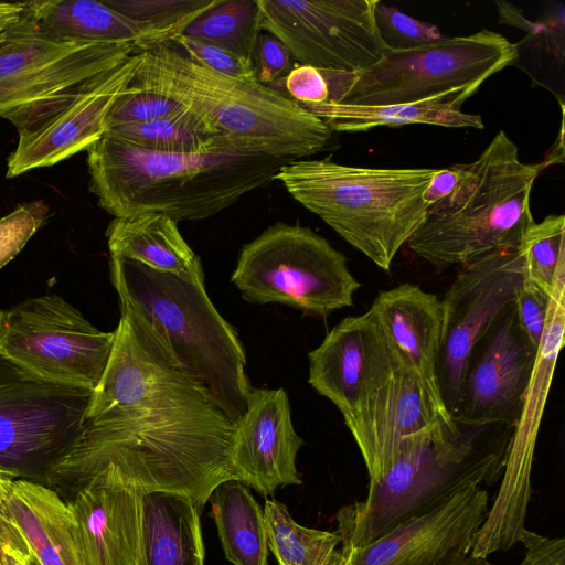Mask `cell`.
<instances>
[{
	"mask_svg": "<svg viewBox=\"0 0 565 565\" xmlns=\"http://www.w3.org/2000/svg\"><path fill=\"white\" fill-rule=\"evenodd\" d=\"M120 312L83 431L49 487L67 501L110 463L142 494H184L202 511L220 483L235 479L228 462L234 423L145 316L126 301Z\"/></svg>",
	"mask_w": 565,
	"mask_h": 565,
	"instance_id": "6da1fadb",
	"label": "cell"
},
{
	"mask_svg": "<svg viewBox=\"0 0 565 565\" xmlns=\"http://www.w3.org/2000/svg\"><path fill=\"white\" fill-rule=\"evenodd\" d=\"M0 552L18 563H24L34 555L19 526L9 514L2 512H0Z\"/></svg>",
	"mask_w": 565,
	"mask_h": 565,
	"instance_id": "ab89813d",
	"label": "cell"
},
{
	"mask_svg": "<svg viewBox=\"0 0 565 565\" xmlns=\"http://www.w3.org/2000/svg\"><path fill=\"white\" fill-rule=\"evenodd\" d=\"M138 49L125 43H66L44 38L28 9L0 42V117L46 100L108 68Z\"/></svg>",
	"mask_w": 565,
	"mask_h": 565,
	"instance_id": "5bb4252c",
	"label": "cell"
},
{
	"mask_svg": "<svg viewBox=\"0 0 565 565\" xmlns=\"http://www.w3.org/2000/svg\"><path fill=\"white\" fill-rule=\"evenodd\" d=\"M519 565H525V564H519Z\"/></svg>",
	"mask_w": 565,
	"mask_h": 565,
	"instance_id": "7dc6e473",
	"label": "cell"
},
{
	"mask_svg": "<svg viewBox=\"0 0 565 565\" xmlns=\"http://www.w3.org/2000/svg\"><path fill=\"white\" fill-rule=\"evenodd\" d=\"M1 564L2 565H41L40 562L38 561V558L33 555L31 556L26 562L24 563H18L15 562L14 559L10 558L9 556L7 555H3L2 554V557H1Z\"/></svg>",
	"mask_w": 565,
	"mask_h": 565,
	"instance_id": "f6af8a7d",
	"label": "cell"
},
{
	"mask_svg": "<svg viewBox=\"0 0 565 565\" xmlns=\"http://www.w3.org/2000/svg\"><path fill=\"white\" fill-rule=\"evenodd\" d=\"M26 9L35 30L56 42L125 43L142 51L173 40L171 33L126 17L105 1H28Z\"/></svg>",
	"mask_w": 565,
	"mask_h": 565,
	"instance_id": "603a6c76",
	"label": "cell"
},
{
	"mask_svg": "<svg viewBox=\"0 0 565 565\" xmlns=\"http://www.w3.org/2000/svg\"><path fill=\"white\" fill-rule=\"evenodd\" d=\"M370 310L401 363L422 382L433 401L446 408L437 383L444 332L441 300L417 285L380 291Z\"/></svg>",
	"mask_w": 565,
	"mask_h": 565,
	"instance_id": "7402d4cb",
	"label": "cell"
},
{
	"mask_svg": "<svg viewBox=\"0 0 565 565\" xmlns=\"http://www.w3.org/2000/svg\"><path fill=\"white\" fill-rule=\"evenodd\" d=\"M106 132L138 148L161 153H204L224 147L237 148L189 109L148 121L117 125Z\"/></svg>",
	"mask_w": 565,
	"mask_h": 565,
	"instance_id": "f546056e",
	"label": "cell"
},
{
	"mask_svg": "<svg viewBox=\"0 0 565 565\" xmlns=\"http://www.w3.org/2000/svg\"><path fill=\"white\" fill-rule=\"evenodd\" d=\"M515 429L507 424L472 425L449 417L407 438L388 471L369 482L366 497L339 510L337 532L343 554L370 545L465 489L497 482Z\"/></svg>",
	"mask_w": 565,
	"mask_h": 565,
	"instance_id": "3957f363",
	"label": "cell"
},
{
	"mask_svg": "<svg viewBox=\"0 0 565 565\" xmlns=\"http://www.w3.org/2000/svg\"><path fill=\"white\" fill-rule=\"evenodd\" d=\"M516 60V43L482 29L469 35H444L411 49L385 46L379 61L361 71L322 70L328 102L381 106L426 100L460 89L477 92Z\"/></svg>",
	"mask_w": 565,
	"mask_h": 565,
	"instance_id": "ba28073f",
	"label": "cell"
},
{
	"mask_svg": "<svg viewBox=\"0 0 565 565\" xmlns=\"http://www.w3.org/2000/svg\"><path fill=\"white\" fill-rule=\"evenodd\" d=\"M262 31L258 0H216L185 28L182 35L209 42L252 60Z\"/></svg>",
	"mask_w": 565,
	"mask_h": 565,
	"instance_id": "4dcf8cb0",
	"label": "cell"
},
{
	"mask_svg": "<svg viewBox=\"0 0 565 565\" xmlns=\"http://www.w3.org/2000/svg\"><path fill=\"white\" fill-rule=\"evenodd\" d=\"M550 302L551 296L524 278L514 300L515 312L524 333L539 349L543 342Z\"/></svg>",
	"mask_w": 565,
	"mask_h": 565,
	"instance_id": "f35d334b",
	"label": "cell"
},
{
	"mask_svg": "<svg viewBox=\"0 0 565 565\" xmlns=\"http://www.w3.org/2000/svg\"><path fill=\"white\" fill-rule=\"evenodd\" d=\"M169 96L239 149L292 161L322 151L332 130L281 93L221 74L172 41L139 51L129 84Z\"/></svg>",
	"mask_w": 565,
	"mask_h": 565,
	"instance_id": "277c9868",
	"label": "cell"
},
{
	"mask_svg": "<svg viewBox=\"0 0 565 565\" xmlns=\"http://www.w3.org/2000/svg\"><path fill=\"white\" fill-rule=\"evenodd\" d=\"M110 278L119 300L145 316L177 361L234 423L252 391L246 354L233 327L210 300L204 281L160 273L110 256Z\"/></svg>",
	"mask_w": 565,
	"mask_h": 565,
	"instance_id": "52a82bcc",
	"label": "cell"
},
{
	"mask_svg": "<svg viewBox=\"0 0 565 565\" xmlns=\"http://www.w3.org/2000/svg\"><path fill=\"white\" fill-rule=\"evenodd\" d=\"M445 565H498L495 563L490 562L484 557L473 556L471 553L457 557L456 559L445 564Z\"/></svg>",
	"mask_w": 565,
	"mask_h": 565,
	"instance_id": "ee69618b",
	"label": "cell"
},
{
	"mask_svg": "<svg viewBox=\"0 0 565 565\" xmlns=\"http://www.w3.org/2000/svg\"><path fill=\"white\" fill-rule=\"evenodd\" d=\"M92 392L42 381L0 359V471L47 487L83 431Z\"/></svg>",
	"mask_w": 565,
	"mask_h": 565,
	"instance_id": "30bf717a",
	"label": "cell"
},
{
	"mask_svg": "<svg viewBox=\"0 0 565 565\" xmlns=\"http://www.w3.org/2000/svg\"><path fill=\"white\" fill-rule=\"evenodd\" d=\"M539 353L511 303L472 348L452 417L465 424L518 428Z\"/></svg>",
	"mask_w": 565,
	"mask_h": 565,
	"instance_id": "9a60e30c",
	"label": "cell"
},
{
	"mask_svg": "<svg viewBox=\"0 0 565 565\" xmlns=\"http://www.w3.org/2000/svg\"><path fill=\"white\" fill-rule=\"evenodd\" d=\"M379 0H258L262 30L278 38L297 64L356 72L379 61L385 44Z\"/></svg>",
	"mask_w": 565,
	"mask_h": 565,
	"instance_id": "7c38bea8",
	"label": "cell"
},
{
	"mask_svg": "<svg viewBox=\"0 0 565 565\" xmlns=\"http://www.w3.org/2000/svg\"><path fill=\"white\" fill-rule=\"evenodd\" d=\"M186 109L169 96L128 85L110 108L106 126L109 129L117 125L148 121L177 115Z\"/></svg>",
	"mask_w": 565,
	"mask_h": 565,
	"instance_id": "836d02e7",
	"label": "cell"
},
{
	"mask_svg": "<svg viewBox=\"0 0 565 565\" xmlns=\"http://www.w3.org/2000/svg\"><path fill=\"white\" fill-rule=\"evenodd\" d=\"M43 201L20 204L0 218V269L13 259L47 217Z\"/></svg>",
	"mask_w": 565,
	"mask_h": 565,
	"instance_id": "d590c367",
	"label": "cell"
},
{
	"mask_svg": "<svg viewBox=\"0 0 565 565\" xmlns=\"http://www.w3.org/2000/svg\"><path fill=\"white\" fill-rule=\"evenodd\" d=\"M287 160L235 147L161 153L109 132L87 149L89 190L108 214H162L177 223L210 217L275 180Z\"/></svg>",
	"mask_w": 565,
	"mask_h": 565,
	"instance_id": "7a4b0ae2",
	"label": "cell"
},
{
	"mask_svg": "<svg viewBox=\"0 0 565 565\" xmlns=\"http://www.w3.org/2000/svg\"><path fill=\"white\" fill-rule=\"evenodd\" d=\"M109 7L173 35V39L216 0H107Z\"/></svg>",
	"mask_w": 565,
	"mask_h": 565,
	"instance_id": "d6a6232c",
	"label": "cell"
},
{
	"mask_svg": "<svg viewBox=\"0 0 565 565\" xmlns=\"http://www.w3.org/2000/svg\"><path fill=\"white\" fill-rule=\"evenodd\" d=\"M449 417L452 415L433 401L419 379L401 366L374 395L343 419L371 482L388 471L407 438Z\"/></svg>",
	"mask_w": 565,
	"mask_h": 565,
	"instance_id": "44dd1931",
	"label": "cell"
},
{
	"mask_svg": "<svg viewBox=\"0 0 565 565\" xmlns=\"http://www.w3.org/2000/svg\"><path fill=\"white\" fill-rule=\"evenodd\" d=\"M231 281L250 303L327 316L353 306L361 287L347 257L309 227L275 223L243 246Z\"/></svg>",
	"mask_w": 565,
	"mask_h": 565,
	"instance_id": "9c48e42d",
	"label": "cell"
},
{
	"mask_svg": "<svg viewBox=\"0 0 565 565\" xmlns=\"http://www.w3.org/2000/svg\"><path fill=\"white\" fill-rule=\"evenodd\" d=\"M268 548L278 565H348L337 531L302 526L287 507L275 499L265 501Z\"/></svg>",
	"mask_w": 565,
	"mask_h": 565,
	"instance_id": "f1b7e54d",
	"label": "cell"
},
{
	"mask_svg": "<svg viewBox=\"0 0 565 565\" xmlns=\"http://www.w3.org/2000/svg\"><path fill=\"white\" fill-rule=\"evenodd\" d=\"M209 500L225 557L234 565H267L265 514L248 487L227 480L213 490Z\"/></svg>",
	"mask_w": 565,
	"mask_h": 565,
	"instance_id": "83f0119b",
	"label": "cell"
},
{
	"mask_svg": "<svg viewBox=\"0 0 565 565\" xmlns=\"http://www.w3.org/2000/svg\"><path fill=\"white\" fill-rule=\"evenodd\" d=\"M184 53L221 74L241 79H254L252 60L194 38L178 35L172 40Z\"/></svg>",
	"mask_w": 565,
	"mask_h": 565,
	"instance_id": "8d00e7d4",
	"label": "cell"
},
{
	"mask_svg": "<svg viewBox=\"0 0 565 565\" xmlns=\"http://www.w3.org/2000/svg\"><path fill=\"white\" fill-rule=\"evenodd\" d=\"M440 168H367L297 159L275 177L302 206L388 271L424 222V194Z\"/></svg>",
	"mask_w": 565,
	"mask_h": 565,
	"instance_id": "5b68a950",
	"label": "cell"
},
{
	"mask_svg": "<svg viewBox=\"0 0 565 565\" xmlns=\"http://www.w3.org/2000/svg\"><path fill=\"white\" fill-rule=\"evenodd\" d=\"M303 439L291 422L284 388H252L246 411L234 422L228 462L236 480L264 495L301 484L296 459Z\"/></svg>",
	"mask_w": 565,
	"mask_h": 565,
	"instance_id": "ffe728a7",
	"label": "cell"
},
{
	"mask_svg": "<svg viewBox=\"0 0 565 565\" xmlns=\"http://www.w3.org/2000/svg\"><path fill=\"white\" fill-rule=\"evenodd\" d=\"M26 12V2L0 1V42L23 19Z\"/></svg>",
	"mask_w": 565,
	"mask_h": 565,
	"instance_id": "b9f144b4",
	"label": "cell"
},
{
	"mask_svg": "<svg viewBox=\"0 0 565 565\" xmlns=\"http://www.w3.org/2000/svg\"><path fill=\"white\" fill-rule=\"evenodd\" d=\"M7 511L41 565H83L73 515L56 491L13 480Z\"/></svg>",
	"mask_w": 565,
	"mask_h": 565,
	"instance_id": "cb8c5ba5",
	"label": "cell"
},
{
	"mask_svg": "<svg viewBox=\"0 0 565 565\" xmlns=\"http://www.w3.org/2000/svg\"><path fill=\"white\" fill-rule=\"evenodd\" d=\"M460 178L461 164L440 168L424 194V202L427 210L437 202L449 196L457 188Z\"/></svg>",
	"mask_w": 565,
	"mask_h": 565,
	"instance_id": "60d3db41",
	"label": "cell"
},
{
	"mask_svg": "<svg viewBox=\"0 0 565 565\" xmlns=\"http://www.w3.org/2000/svg\"><path fill=\"white\" fill-rule=\"evenodd\" d=\"M1 557H2V553L0 552V565H2V564H1Z\"/></svg>",
	"mask_w": 565,
	"mask_h": 565,
	"instance_id": "bcb514c9",
	"label": "cell"
},
{
	"mask_svg": "<svg viewBox=\"0 0 565 565\" xmlns=\"http://www.w3.org/2000/svg\"><path fill=\"white\" fill-rule=\"evenodd\" d=\"M565 216L548 215L534 223L516 248L523 259L525 279L553 296L557 274L565 273Z\"/></svg>",
	"mask_w": 565,
	"mask_h": 565,
	"instance_id": "1f68e13d",
	"label": "cell"
},
{
	"mask_svg": "<svg viewBox=\"0 0 565 565\" xmlns=\"http://www.w3.org/2000/svg\"><path fill=\"white\" fill-rule=\"evenodd\" d=\"M308 358L309 384L330 399L343 417L404 366L370 309L342 319Z\"/></svg>",
	"mask_w": 565,
	"mask_h": 565,
	"instance_id": "ac0fdd59",
	"label": "cell"
},
{
	"mask_svg": "<svg viewBox=\"0 0 565 565\" xmlns=\"http://www.w3.org/2000/svg\"><path fill=\"white\" fill-rule=\"evenodd\" d=\"M252 63L256 81L269 85L286 76L295 66L289 49L275 35L262 31L255 43Z\"/></svg>",
	"mask_w": 565,
	"mask_h": 565,
	"instance_id": "74e56055",
	"label": "cell"
},
{
	"mask_svg": "<svg viewBox=\"0 0 565 565\" xmlns=\"http://www.w3.org/2000/svg\"><path fill=\"white\" fill-rule=\"evenodd\" d=\"M110 256L160 273L204 281L200 257L182 237L178 223L162 214L114 218L107 232Z\"/></svg>",
	"mask_w": 565,
	"mask_h": 565,
	"instance_id": "484cf974",
	"label": "cell"
},
{
	"mask_svg": "<svg viewBox=\"0 0 565 565\" xmlns=\"http://www.w3.org/2000/svg\"><path fill=\"white\" fill-rule=\"evenodd\" d=\"M374 13L381 38L387 47L411 49L444 36L437 25L419 21L380 1Z\"/></svg>",
	"mask_w": 565,
	"mask_h": 565,
	"instance_id": "e575fe53",
	"label": "cell"
},
{
	"mask_svg": "<svg viewBox=\"0 0 565 565\" xmlns=\"http://www.w3.org/2000/svg\"><path fill=\"white\" fill-rule=\"evenodd\" d=\"M114 339L56 294L0 310V359L49 383L93 391Z\"/></svg>",
	"mask_w": 565,
	"mask_h": 565,
	"instance_id": "8fae6325",
	"label": "cell"
},
{
	"mask_svg": "<svg viewBox=\"0 0 565 565\" xmlns=\"http://www.w3.org/2000/svg\"><path fill=\"white\" fill-rule=\"evenodd\" d=\"M142 495L110 463L81 482L66 504L83 565H147Z\"/></svg>",
	"mask_w": 565,
	"mask_h": 565,
	"instance_id": "e0dca14e",
	"label": "cell"
},
{
	"mask_svg": "<svg viewBox=\"0 0 565 565\" xmlns=\"http://www.w3.org/2000/svg\"><path fill=\"white\" fill-rule=\"evenodd\" d=\"M13 480L14 479L0 471V512L6 514H8L7 504L10 498Z\"/></svg>",
	"mask_w": 565,
	"mask_h": 565,
	"instance_id": "7bdbcfd3",
	"label": "cell"
},
{
	"mask_svg": "<svg viewBox=\"0 0 565 565\" xmlns=\"http://www.w3.org/2000/svg\"><path fill=\"white\" fill-rule=\"evenodd\" d=\"M139 51L85 81L76 96L24 134L8 158L7 178L50 167L87 150L107 130V116L132 81Z\"/></svg>",
	"mask_w": 565,
	"mask_h": 565,
	"instance_id": "2e32d148",
	"label": "cell"
},
{
	"mask_svg": "<svg viewBox=\"0 0 565 565\" xmlns=\"http://www.w3.org/2000/svg\"><path fill=\"white\" fill-rule=\"evenodd\" d=\"M475 93L472 89H460L426 100L381 106L328 102L302 108L320 118L332 132H360L375 127L413 124L483 129L484 124L479 115L468 114L461 109L463 103Z\"/></svg>",
	"mask_w": 565,
	"mask_h": 565,
	"instance_id": "d4e9b609",
	"label": "cell"
},
{
	"mask_svg": "<svg viewBox=\"0 0 565 565\" xmlns=\"http://www.w3.org/2000/svg\"><path fill=\"white\" fill-rule=\"evenodd\" d=\"M441 300L444 332L437 362L441 399L452 415L472 348L511 303L525 271L516 248L498 250L460 266Z\"/></svg>",
	"mask_w": 565,
	"mask_h": 565,
	"instance_id": "4fadbf2b",
	"label": "cell"
},
{
	"mask_svg": "<svg viewBox=\"0 0 565 565\" xmlns=\"http://www.w3.org/2000/svg\"><path fill=\"white\" fill-rule=\"evenodd\" d=\"M200 509L184 494L156 491L142 495L147 565H204Z\"/></svg>",
	"mask_w": 565,
	"mask_h": 565,
	"instance_id": "4316f807",
	"label": "cell"
},
{
	"mask_svg": "<svg viewBox=\"0 0 565 565\" xmlns=\"http://www.w3.org/2000/svg\"><path fill=\"white\" fill-rule=\"evenodd\" d=\"M490 508L483 487L465 489L406 520L370 545L345 554L348 565H445L471 552Z\"/></svg>",
	"mask_w": 565,
	"mask_h": 565,
	"instance_id": "d6986e66",
	"label": "cell"
},
{
	"mask_svg": "<svg viewBox=\"0 0 565 565\" xmlns=\"http://www.w3.org/2000/svg\"><path fill=\"white\" fill-rule=\"evenodd\" d=\"M461 164L455 191L427 210L408 248L438 270L518 246L535 223L531 192L542 163H524L500 130L480 156Z\"/></svg>",
	"mask_w": 565,
	"mask_h": 565,
	"instance_id": "8992f818",
	"label": "cell"
}]
</instances>
